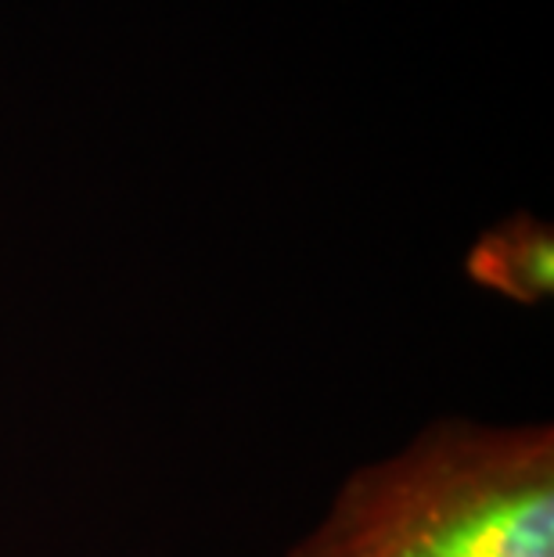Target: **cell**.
Instances as JSON below:
<instances>
[{
  "instance_id": "obj_1",
  "label": "cell",
  "mask_w": 554,
  "mask_h": 557,
  "mask_svg": "<svg viewBox=\"0 0 554 557\" xmlns=\"http://www.w3.org/2000/svg\"><path fill=\"white\" fill-rule=\"evenodd\" d=\"M285 557H554V429L432 421L349 471Z\"/></svg>"
},
{
  "instance_id": "obj_2",
  "label": "cell",
  "mask_w": 554,
  "mask_h": 557,
  "mask_svg": "<svg viewBox=\"0 0 554 557\" xmlns=\"http://www.w3.org/2000/svg\"><path fill=\"white\" fill-rule=\"evenodd\" d=\"M465 274L501 299L540 306L554 292V231L533 212H512L468 248Z\"/></svg>"
}]
</instances>
